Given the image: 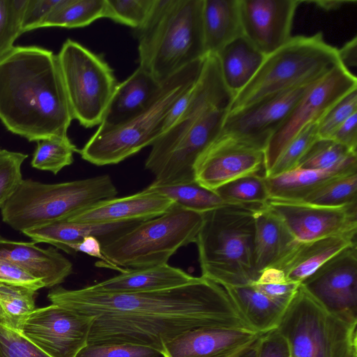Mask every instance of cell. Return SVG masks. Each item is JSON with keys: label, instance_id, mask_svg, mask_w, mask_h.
I'll return each instance as SVG.
<instances>
[{"label": "cell", "instance_id": "22", "mask_svg": "<svg viewBox=\"0 0 357 357\" xmlns=\"http://www.w3.org/2000/svg\"><path fill=\"white\" fill-rule=\"evenodd\" d=\"M356 232L330 236L309 242L297 241L271 266L282 271L288 280L301 284L340 251L356 245Z\"/></svg>", "mask_w": 357, "mask_h": 357}, {"label": "cell", "instance_id": "41", "mask_svg": "<svg viewBox=\"0 0 357 357\" xmlns=\"http://www.w3.org/2000/svg\"><path fill=\"white\" fill-rule=\"evenodd\" d=\"M250 284L271 298L289 305L301 284L288 280L282 271L268 266Z\"/></svg>", "mask_w": 357, "mask_h": 357}, {"label": "cell", "instance_id": "8", "mask_svg": "<svg viewBox=\"0 0 357 357\" xmlns=\"http://www.w3.org/2000/svg\"><path fill=\"white\" fill-rule=\"evenodd\" d=\"M338 49L328 45L321 32L291 36L266 55L250 81L232 99L227 112L272 95L316 82L340 63Z\"/></svg>", "mask_w": 357, "mask_h": 357}, {"label": "cell", "instance_id": "13", "mask_svg": "<svg viewBox=\"0 0 357 357\" xmlns=\"http://www.w3.org/2000/svg\"><path fill=\"white\" fill-rule=\"evenodd\" d=\"M93 321L92 317L52 303L36 308L21 333L52 357H77L88 344Z\"/></svg>", "mask_w": 357, "mask_h": 357}, {"label": "cell", "instance_id": "26", "mask_svg": "<svg viewBox=\"0 0 357 357\" xmlns=\"http://www.w3.org/2000/svg\"><path fill=\"white\" fill-rule=\"evenodd\" d=\"M356 170L357 158L329 169L295 168L265 179L269 198L301 201L331 180Z\"/></svg>", "mask_w": 357, "mask_h": 357}, {"label": "cell", "instance_id": "6", "mask_svg": "<svg viewBox=\"0 0 357 357\" xmlns=\"http://www.w3.org/2000/svg\"><path fill=\"white\" fill-rule=\"evenodd\" d=\"M204 58L195 61L162 82L140 112L116 125H100L81 150L82 158L93 165H116L151 146L162 132L166 116L175 102L197 81Z\"/></svg>", "mask_w": 357, "mask_h": 357}, {"label": "cell", "instance_id": "29", "mask_svg": "<svg viewBox=\"0 0 357 357\" xmlns=\"http://www.w3.org/2000/svg\"><path fill=\"white\" fill-rule=\"evenodd\" d=\"M223 288L246 324L261 333L276 328L288 305L271 298L251 284Z\"/></svg>", "mask_w": 357, "mask_h": 357}, {"label": "cell", "instance_id": "32", "mask_svg": "<svg viewBox=\"0 0 357 357\" xmlns=\"http://www.w3.org/2000/svg\"><path fill=\"white\" fill-rule=\"evenodd\" d=\"M144 189L165 195L185 208L202 213L226 204L215 191L196 181L172 185L151 184Z\"/></svg>", "mask_w": 357, "mask_h": 357}, {"label": "cell", "instance_id": "7", "mask_svg": "<svg viewBox=\"0 0 357 357\" xmlns=\"http://www.w3.org/2000/svg\"><path fill=\"white\" fill-rule=\"evenodd\" d=\"M117 193L107 174L54 184L23 179L1 208V213L5 223L23 233L66 220Z\"/></svg>", "mask_w": 357, "mask_h": 357}, {"label": "cell", "instance_id": "34", "mask_svg": "<svg viewBox=\"0 0 357 357\" xmlns=\"http://www.w3.org/2000/svg\"><path fill=\"white\" fill-rule=\"evenodd\" d=\"M214 191L226 204L260 206L269 199L265 175L261 174L238 178Z\"/></svg>", "mask_w": 357, "mask_h": 357}, {"label": "cell", "instance_id": "52", "mask_svg": "<svg viewBox=\"0 0 357 357\" xmlns=\"http://www.w3.org/2000/svg\"><path fill=\"white\" fill-rule=\"evenodd\" d=\"M301 2H308V3H314L317 7L326 10H336L342 6V4L347 3H351L352 1H302Z\"/></svg>", "mask_w": 357, "mask_h": 357}, {"label": "cell", "instance_id": "36", "mask_svg": "<svg viewBox=\"0 0 357 357\" xmlns=\"http://www.w3.org/2000/svg\"><path fill=\"white\" fill-rule=\"evenodd\" d=\"M78 149L68 137H53L37 142L31 165L33 167L56 174L73 162Z\"/></svg>", "mask_w": 357, "mask_h": 357}, {"label": "cell", "instance_id": "24", "mask_svg": "<svg viewBox=\"0 0 357 357\" xmlns=\"http://www.w3.org/2000/svg\"><path fill=\"white\" fill-rule=\"evenodd\" d=\"M183 270L168 264L126 269L119 275L93 285L94 290L114 294L142 293L174 288L195 279Z\"/></svg>", "mask_w": 357, "mask_h": 357}, {"label": "cell", "instance_id": "44", "mask_svg": "<svg viewBox=\"0 0 357 357\" xmlns=\"http://www.w3.org/2000/svg\"><path fill=\"white\" fill-rule=\"evenodd\" d=\"M77 357H162L158 350L146 346L126 343L87 344Z\"/></svg>", "mask_w": 357, "mask_h": 357}, {"label": "cell", "instance_id": "27", "mask_svg": "<svg viewBox=\"0 0 357 357\" xmlns=\"http://www.w3.org/2000/svg\"><path fill=\"white\" fill-rule=\"evenodd\" d=\"M202 20L206 54L243 36L239 0H203Z\"/></svg>", "mask_w": 357, "mask_h": 357}, {"label": "cell", "instance_id": "40", "mask_svg": "<svg viewBox=\"0 0 357 357\" xmlns=\"http://www.w3.org/2000/svg\"><path fill=\"white\" fill-rule=\"evenodd\" d=\"M27 0H0V59L14 48L22 34V21Z\"/></svg>", "mask_w": 357, "mask_h": 357}, {"label": "cell", "instance_id": "53", "mask_svg": "<svg viewBox=\"0 0 357 357\" xmlns=\"http://www.w3.org/2000/svg\"><path fill=\"white\" fill-rule=\"evenodd\" d=\"M259 337L229 357H256Z\"/></svg>", "mask_w": 357, "mask_h": 357}, {"label": "cell", "instance_id": "25", "mask_svg": "<svg viewBox=\"0 0 357 357\" xmlns=\"http://www.w3.org/2000/svg\"><path fill=\"white\" fill-rule=\"evenodd\" d=\"M161 84L139 66L118 83L100 125L116 126L135 116L146 107Z\"/></svg>", "mask_w": 357, "mask_h": 357}, {"label": "cell", "instance_id": "28", "mask_svg": "<svg viewBox=\"0 0 357 357\" xmlns=\"http://www.w3.org/2000/svg\"><path fill=\"white\" fill-rule=\"evenodd\" d=\"M297 241L264 205L255 210L254 260L259 274L278 261Z\"/></svg>", "mask_w": 357, "mask_h": 357}, {"label": "cell", "instance_id": "23", "mask_svg": "<svg viewBox=\"0 0 357 357\" xmlns=\"http://www.w3.org/2000/svg\"><path fill=\"white\" fill-rule=\"evenodd\" d=\"M140 222L85 223L63 220L31 229L23 233L36 243H48L68 254L73 255L72 247L85 237L94 236L102 245L128 231Z\"/></svg>", "mask_w": 357, "mask_h": 357}, {"label": "cell", "instance_id": "43", "mask_svg": "<svg viewBox=\"0 0 357 357\" xmlns=\"http://www.w3.org/2000/svg\"><path fill=\"white\" fill-rule=\"evenodd\" d=\"M357 113V89L337 101L317 123L319 138H331L334 132L351 116Z\"/></svg>", "mask_w": 357, "mask_h": 357}, {"label": "cell", "instance_id": "49", "mask_svg": "<svg viewBox=\"0 0 357 357\" xmlns=\"http://www.w3.org/2000/svg\"><path fill=\"white\" fill-rule=\"evenodd\" d=\"M350 150L356 152L357 113L347 119L332 135L331 138Z\"/></svg>", "mask_w": 357, "mask_h": 357}, {"label": "cell", "instance_id": "51", "mask_svg": "<svg viewBox=\"0 0 357 357\" xmlns=\"http://www.w3.org/2000/svg\"><path fill=\"white\" fill-rule=\"evenodd\" d=\"M338 51L341 63L348 68V66L356 67L357 65V39L355 36L348 41Z\"/></svg>", "mask_w": 357, "mask_h": 357}, {"label": "cell", "instance_id": "5", "mask_svg": "<svg viewBox=\"0 0 357 357\" xmlns=\"http://www.w3.org/2000/svg\"><path fill=\"white\" fill-rule=\"evenodd\" d=\"M227 112L215 107L204 93H191L178 121L151 145L145 161V169L155 176L151 184L195 181V164L220 134Z\"/></svg>", "mask_w": 357, "mask_h": 357}, {"label": "cell", "instance_id": "17", "mask_svg": "<svg viewBox=\"0 0 357 357\" xmlns=\"http://www.w3.org/2000/svg\"><path fill=\"white\" fill-rule=\"evenodd\" d=\"M265 173L264 151L230 137L218 135L198 158L195 181L215 190L238 178Z\"/></svg>", "mask_w": 357, "mask_h": 357}, {"label": "cell", "instance_id": "9", "mask_svg": "<svg viewBox=\"0 0 357 357\" xmlns=\"http://www.w3.org/2000/svg\"><path fill=\"white\" fill-rule=\"evenodd\" d=\"M202 222V213L174 203L162 215L142 221L102 244V252L123 269L167 264L179 248L195 243Z\"/></svg>", "mask_w": 357, "mask_h": 357}, {"label": "cell", "instance_id": "12", "mask_svg": "<svg viewBox=\"0 0 357 357\" xmlns=\"http://www.w3.org/2000/svg\"><path fill=\"white\" fill-rule=\"evenodd\" d=\"M355 89L356 77L341 62L313 84L269 139L264 151L265 176L288 144L305 126L318 123L337 101Z\"/></svg>", "mask_w": 357, "mask_h": 357}, {"label": "cell", "instance_id": "42", "mask_svg": "<svg viewBox=\"0 0 357 357\" xmlns=\"http://www.w3.org/2000/svg\"><path fill=\"white\" fill-rule=\"evenodd\" d=\"M26 154L0 149V208L22 181L21 166Z\"/></svg>", "mask_w": 357, "mask_h": 357}, {"label": "cell", "instance_id": "30", "mask_svg": "<svg viewBox=\"0 0 357 357\" xmlns=\"http://www.w3.org/2000/svg\"><path fill=\"white\" fill-rule=\"evenodd\" d=\"M216 55L225 84L233 96L250 81L265 58L243 36Z\"/></svg>", "mask_w": 357, "mask_h": 357}, {"label": "cell", "instance_id": "1", "mask_svg": "<svg viewBox=\"0 0 357 357\" xmlns=\"http://www.w3.org/2000/svg\"><path fill=\"white\" fill-rule=\"evenodd\" d=\"M47 298L52 304L93 317L88 344L126 343L161 352L165 344L189 330L248 326L225 289L202 276L182 286L142 293L57 286Z\"/></svg>", "mask_w": 357, "mask_h": 357}, {"label": "cell", "instance_id": "48", "mask_svg": "<svg viewBox=\"0 0 357 357\" xmlns=\"http://www.w3.org/2000/svg\"><path fill=\"white\" fill-rule=\"evenodd\" d=\"M256 357H291L287 339L277 328L263 333L259 339Z\"/></svg>", "mask_w": 357, "mask_h": 357}, {"label": "cell", "instance_id": "33", "mask_svg": "<svg viewBox=\"0 0 357 357\" xmlns=\"http://www.w3.org/2000/svg\"><path fill=\"white\" fill-rule=\"evenodd\" d=\"M36 291L0 282V324L21 333L26 317L36 309Z\"/></svg>", "mask_w": 357, "mask_h": 357}, {"label": "cell", "instance_id": "11", "mask_svg": "<svg viewBox=\"0 0 357 357\" xmlns=\"http://www.w3.org/2000/svg\"><path fill=\"white\" fill-rule=\"evenodd\" d=\"M58 61L73 119L90 128L102 122L118 82L104 58L67 39Z\"/></svg>", "mask_w": 357, "mask_h": 357}, {"label": "cell", "instance_id": "14", "mask_svg": "<svg viewBox=\"0 0 357 357\" xmlns=\"http://www.w3.org/2000/svg\"><path fill=\"white\" fill-rule=\"evenodd\" d=\"M314 83L272 95L238 110L227 112L219 135L265 151L272 135L298 100Z\"/></svg>", "mask_w": 357, "mask_h": 357}, {"label": "cell", "instance_id": "35", "mask_svg": "<svg viewBox=\"0 0 357 357\" xmlns=\"http://www.w3.org/2000/svg\"><path fill=\"white\" fill-rule=\"evenodd\" d=\"M301 202L326 207L357 203V170L331 180Z\"/></svg>", "mask_w": 357, "mask_h": 357}, {"label": "cell", "instance_id": "31", "mask_svg": "<svg viewBox=\"0 0 357 357\" xmlns=\"http://www.w3.org/2000/svg\"><path fill=\"white\" fill-rule=\"evenodd\" d=\"M105 0H60L40 28L59 26L68 29L89 25L105 17Z\"/></svg>", "mask_w": 357, "mask_h": 357}, {"label": "cell", "instance_id": "15", "mask_svg": "<svg viewBox=\"0 0 357 357\" xmlns=\"http://www.w3.org/2000/svg\"><path fill=\"white\" fill-rule=\"evenodd\" d=\"M264 206L298 242L357 231V203L326 207L301 201L269 198Z\"/></svg>", "mask_w": 357, "mask_h": 357}, {"label": "cell", "instance_id": "20", "mask_svg": "<svg viewBox=\"0 0 357 357\" xmlns=\"http://www.w3.org/2000/svg\"><path fill=\"white\" fill-rule=\"evenodd\" d=\"M174 203L165 195L144 189L130 196L100 201L66 220L85 223L144 221L165 213Z\"/></svg>", "mask_w": 357, "mask_h": 357}, {"label": "cell", "instance_id": "19", "mask_svg": "<svg viewBox=\"0 0 357 357\" xmlns=\"http://www.w3.org/2000/svg\"><path fill=\"white\" fill-rule=\"evenodd\" d=\"M263 333L249 326H208L185 331L164 344L162 357H229Z\"/></svg>", "mask_w": 357, "mask_h": 357}, {"label": "cell", "instance_id": "37", "mask_svg": "<svg viewBox=\"0 0 357 357\" xmlns=\"http://www.w3.org/2000/svg\"><path fill=\"white\" fill-rule=\"evenodd\" d=\"M357 158L356 151L328 138H319L300 160L296 168L329 169Z\"/></svg>", "mask_w": 357, "mask_h": 357}, {"label": "cell", "instance_id": "21", "mask_svg": "<svg viewBox=\"0 0 357 357\" xmlns=\"http://www.w3.org/2000/svg\"><path fill=\"white\" fill-rule=\"evenodd\" d=\"M0 259L42 280L45 287L59 285L73 273V264L56 248H41L33 241H15L0 236Z\"/></svg>", "mask_w": 357, "mask_h": 357}, {"label": "cell", "instance_id": "50", "mask_svg": "<svg viewBox=\"0 0 357 357\" xmlns=\"http://www.w3.org/2000/svg\"><path fill=\"white\" fill-rule=\"evenodd\" d=\"M73 253L82 252L91 257L100 259V263L110 268L120 272L125 271L119 266L112 264L102 254V246L99 240L94 236L85 237L82 241L72 247Z\"/></svg>", "mask_w": 357, "mask_h": 357}, {"label": "cell", "instance_id": "54", "mask_svg": "<svg viewBox=\"0 0 357 357\" xmlns=\"http://www.w3.org/2000/svg\"><path fill=\"white\" fill-rule=\"evenodd\" d=\"M352 357H357V354H356V355L353 356Z\"/></svg>", "mask_w": 357, "mask_h": 357}, {"label": "cell", "instance_id": "46", "mask_svg": "<svg viewBox=\"0 0 357 357\" xmlns=\"http://www.w3.org/2000/svg\"><path fill=\"white\" fill-rule=\"evenodd\" d=\"M60 0H27L22 21V33L40 28Z\"/></svg>", "mask_w": 357, "mask_h": 357}, {"label": "cell", "instance_id": "2", "mask_svg": "<svg viewBox=\"0 0 357 357\" xmlns=\"http://www.w3.org/2000/svg\"><path fill=\"white\" fill-rule=\"evenodd\" d=\"M73 120L57 55L14 47L0 59V121L29 142L68 137Z\"/></svg>", "mask_w": 357, "mask_h": 357}, {"label": "cell", "instance_id": "39", "mask_svg": "<svg viewBox=\"0 0 357 357\" xmlns=\"http://www.w3.org/2000/svg\"><path fill=\"white\" fill-rule=\"evenodd\" d=\"M155 0H105V17L133 30L147 20Z\"/></svg>", "mask_w": 357, "mask_h": 357}, {"label": "cell", "instance_id": "16", "mask_svg": "<svg viewBox=\"0 0 357 357\" xmlns=\"http://www.w3.org/2000/svg\"><path fill=\"white\" fill-rule=\"evenodd\" d=\"M330 312L357 323V246H349L301 284Z\"/></svg>", "mask_w": 357, "mask_h": 357}, {"label": "cell", "instance_id": "10", "mask_svg": "<svg viewBox=\"0 0 357 357\" xmlns=\"http://www.w3.org/2000/svg\"><path fill=\"white\" fill-rule=\"evenodd\" d=\"M276 328L291 357H352L357 354V323L324 308L301 285Z\"/></svg>", "mask_w": 357, "mask_h": 357}, {"label": "cell", "instance_id": "3", "mask_svg": "<svg viewBox=\"0 0 357 357\" xmlns=\"http://www.w3.org/2000/svg\"><path fill=\"white\" fill-rule=\"evenodd\" d=\"M203 0H155L146 22L133 30L139 66L160 83L206 56Z\"/></svg>", "mask_w": 357, "mask_h": 357}, {"label": "cell", "instance_id": "38", "mask_svg": "<svg viewBox=\"0 0 357 357\" xmlns=\"http://www.w3.org/2000/svg\"><path fill=\"white\" fill-rule=\"evenodd\" d=\"M319 138L317 123L305 126L288 144L265 176H276L296 168L301 158Z\"/></svg>", "mask_w": 357, "mask_h": 357}, {"label": "cell", "instance_id": "47", "mask_svg": "<svg viewBox=\"0 0 357 357\" xmlns=\"http://www.w3.org/2000/svg\"><path fill=\"white\" fill-rule=\"evenodd\" d=\"M0 282L26 287L37 291L45 287L38 279L22 268L7 261L0 259Z\"/></svg>", "mask_w": 357, "mask_h": 357}, {"label": "cell", "instance_id": "45", "mask_svg": "<svg viewBox=\"0 0 357 357\" xmlns=\"http://www.w3.org/2000/svg\"><path fill=\"white\" fill-rule=\"evenodd\" d=\"M0 357H52L22 333L0 324Z\"/></svg>", "mask_w": 357, "mask_h": 357}, {"label": "cell", "instance_id": "18", "mask_svg": "<svg viewBox=\"0 0 357 357\" xmlns=\"http://www.w3.org/2000/svg\"><path fill=\"white\" fill-rule=\"evenodd\" d=\"M298 0H239L243 36L268 55L291 37Z\"/></svg>", "mask_w": 357, "mask_h": 357}, {"label": "cell", "instance_id": "4", "mask_svg": "<svg viewBox=\"0 0 357 357\" xmlns=\"http://www.w3.org/2000/svg\"><path fill=\"white\" fill-rule=\"evenodd\" d=\"M257 206L225 204L203 213L195 241L202 277L222 287L250 284L257 279L259 274L254 260Z\"/></svg>", "mask_w": 357, "mask_h": 357}]
</instances>
